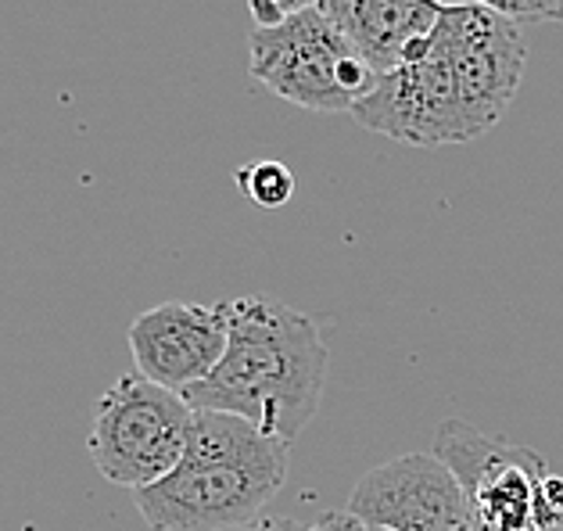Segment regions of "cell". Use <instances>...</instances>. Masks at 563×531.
I'll list each match as a JSON object with an SVG mask.
<instances>
[{
	"instance_id": "7c38bea8",
	"label": "cell",
	"mask_w": 563,
	"mask_h": 531,
	"mask_svg": "<svg viewBox=\"0 0 563 531\" xmlns=\"http://www.w3.org/2000/svg\"><path fill=\"white\" fill-rule=\"evenodd\" d=\"M320 0H249V11L255 30H273V25H280L291 15H298V11H309Z\"/></svg>"
},
{
	"instance_id": "9a60e30c",
	"label": "cell",
	"mask_w": 563,
	"mask_h": 531,
	"mask_svg": "<svg viewBox=\"0 0 563 531\" xmlns=\"http://www.w3.org/2000/svg\"><path fill=\"white\" fill-rule=\"evenodd\" d=\"M360 531H395V528H384V524H360Z\"/></svg>"
},
{
	"instance_id": "5b68a950",
	"label": "cell",
	"mask_w": 563,
	"mask_h": 531,
	"mask_svg": "<svg viewBox=\"0 0 563 531\" xmlns=\"http://www.w3.org/2000/svg\"><path fill=\"white\" fill-rule=\"evenodd\" d=\"M252 79L306 112H349L366 101L380 76L341 36L320 8L298 11L273 30L249 36Z\"/></svg>"
},
{
	"instance_id": "e0dca14e",
	"label": "cell",
	"mask_w": 563,
	"mask_h": 531,
	"mask_svg": "<svg viewBox=\"0 0 563 531\" xmlns=\"http://www.w3.org/2000/svg\"><path fill=\"white\" fill-rule=\"evenodd\" d=\"M549 531H563V524H560V528H549Z\"/></svg>"
},
{
	"instance_id": "52a82bcc",
	"label": "cell",
	"mask_w": 563,
	"mask_h": 531,
	"mask_svg": "<svg viewBox=\"0 0 563 531\" xmlns=\"http://www.w3.org/2000/svg\"><path fill=\"white\" fill-rule=\"evenodd\" d=\"M349 513L395 531H481L463 485L434 453H406L374 467L352 488Z\"/></svg>"
},
{
	"instance_id": "4fadbf2b",
	"label": "cell",
	"mask_w": 563,
	"mask_h": 531,
	"mask_svg": "<svg viewBox=\"0 0 563 531\" xmlns=\"http://www.w3.org/2000/svg\"><path fill=\"white\" fill-rule=\"evenodd\" d=\"M301 531H360V521L345 510V513H323L320 521L301 528Z\"/></svg>"
},
{
	"instance_id": "6da1fadb",
	"label": "cell",
	"mask_w": 563,
	"mask_h": 531,
	"mask_svg": "<svg viewBox=\"0 0 563 531\" xmlns=\"http://www.w3.org/2000/svg\"><path fill=\"white\" fill-rule=\"evenodd\" d=\"M525 62L517 22L485 4H445L420 58L380 76L352 119L409 147L471 144L514 104Z\"/></svg>"
},
{
	"instance_id": "277c9868",
	"label": "cell",
	"mask_w": 563,
	"mask_h": 531,
	"mask_svg": "<svg viewBox=\"0 0 563 531\" xmlns=\"http://www.w3.org/2000/svg\"><path fill=\"white\" fill-rule=\"evenodd\" d=\"M434 456L456 474L481 531H549L563 524V478L534 449L492 439L466 420H445Z\"/></svg>"
},
{
	"instance_id": "9c48e42d",
	"label": "cell",
	"mask_w": 563,
	"mask_h": 531,
	"mask_svg": "<svg viewBox=\"0 0 563 531\" xmlns=\"http://www.w3.org/2000/svg\"><path fill=\"white\" fill-rule=\"evenodd\" d=\"M349 44L388 76L413 40L428 36L442 19V0H320L316 4Z\"/></svg>"
},
{
	"instance_id": "2e32d148",
	"label": "cell",
	"mask_w": 563,
	"mask_h": 531,
	"mask_svg": "<svg viewBox=\"0 0 563 531\" xmlns=\"http://www.w3.org/2000/svg\"><path fill=\"white\" fill-rule=\"evenodd\" d=\"M442 4H474V0H442Z\"/></svg>"
},
{
	"instance_id": "5bb4252c",
	"label": "cell",
	"mask_w": 563,
	"mask_h": 531,
	"mask_svg": "<svg viewBox=\"0 0 563 531\" xmlns=\"http://www.w3.org/2000/svg\"><path fill=\"white\" fill-rule=\"evenodd\" d=\"M241 531H301V524H295L291 517H258V521H252Z\"/></svg>"
},
{
	"instance_id": "7a4b0ae2",
	"label": "cell",
	"mask_w": 563,
	"mask_h": 531,
	"mask_svg": "<svg viewBox=\"0 0 563 531\" xmlns=\"http://www.w3.org/2000/svg\"><path fill=\"white\" fill-rule=\"evenodd\" d=\"M227 327L223 359L201 385L184 391L187 406L230 413L291 445L323 406L331 352L320 327L277 295L227 298Z\"/></svg>"
},
{
	"instance_id": "30bf717a",
	"label": "cell",
	"mask_w": 563,
	"mask_h": 531,
	"mask_svg": "<svg viewBox=\"0 0 563 531\" xmlns=\"http://www.w3.org/2000/svg\"><path fill=\"white\" fill-rule=\"evenodd\" d=\"M241 190L249 195L258 209H284L295 198V173L277 158L252 162L238 173Z\"/></svg>"
},
{
	"instance_id": "3957f363",
	"label": "cell",
	"mask_w": 563,
	"mask_h": 531,
	"mask_svg": "<svg viewBox=\"0 0 563 531\" xmlns=\"http://www.w3.org/2000/svg\"><path fill=\"white\" fill-rule=\"evenodd\" d=\"M291 445L230 413L198 410L180 463L136 488L133 507L151 531H241L284 488Z\"/></svg>"
},
{
	"instance_id": "ba28073f",
	"label": "cell",
	"mask_w": 563,
	"mask_h": 531,
	"mask_svg": "<svg viewBox=\"0 0 563 531\" xmlns=\"http://www.w3.org/2000/svg\"><path fill=\"white\" fill-rule=\"evenodd\" d=\"M227 302H162L130 323L136 374L184 395L201 385L227 352Z\"/></svg>"
},
{
	"instance_id": "8fae6325",
	"label": "cell",
	"mask_w": 563,
	"mask_h": 531,
	"mask_svg": "<svg viewBox=\"0 0 563 531\" xmlns=\"http://www.w3.org/2000/svg\"><path fill=\"white\" fill-rule=\"evenodd\" d=\"M510 22H563V0H474Z\"/></svg>"
},
{
	"instance_id": "8992f818",
	"label": "cell",
	"mask_w": 563,
	"mask_h": 531,
	"mask_svg": "<svg viewBox=\"0 0 563 531\" xmlns=\"http://www.w3.org/2000/svg\"><path fill=\"white\" fill-rule=\"evenodd\" d=\"M198 410L184 395L155 385L144 374H122L101 395L90 428V460L104 482L136 493L162 482L180 463Z\"/></svg>"
}]
</instances>
